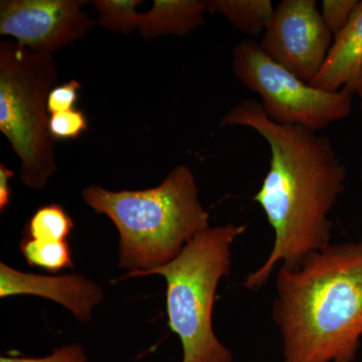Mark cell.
<instances>
[{
  "label": "cell",
  "mask_w": 362,
  "mask_h": 362,
  "mask_svg": "<svg viewBox=\"0 0 362 362\" xmlns=\"http://www.w3.org/2000/svg\"><path fill=\"white\" fill-rule=\"evenodd\" d=\"M221 126L256 131L268 143L270 164L254 201L275 233L266 261L245 280L257 291L279 267L295 270L307 257L330 245V211L344 192L347 171L329 138L302 126L274 122L259 102L240 100Z\"/></svg>",
  "instance_id": "cell-1"
},
{
  "label": "cell",
  "mask_w": 362,
  "mask_h": 362,
  "mask_svg": "<svg viewBox=\"0 0 362 362\" xmlns=\"http://www.w3.org/2000/svg\"><path fill=\"white\" fill-rule=\"evenodd\" d=\"M272 316L281 362H354L362 337V240L329 245L295 270L279 267Z\"/></svg>",
  "instance_id": "cell-2"
},
{
  "label": "cell",
  "mask_w": 362,
  "mask_h": 362,
  "mask_svg": "<svg viewBox=\"0 0 362 362\" xmlns=\"http://www.w3.org/2000/svg\"><path fill=\"white\" fill-rule=\"evenodd\" d=\"M83 199L118 230L119 266L129 272L124 279L165 265L209 228V214L187 165L176 166L156 187L112 192L92 185L83 190Z\"/></svg>",
  "instance_id": "cell-3"
},
{
  "label": "cell",
  "mask_w": 362,
  "mask_h": 362,
  "mask_svg": "<svg viewBox=\"0 0 362 362\" xmlns=\"http://www.w3.org/2000/svg\"><path fill=\"white\" fill-rule=\"evenodd\" d=\"M245 232L244 225L209 226L173 261L132 277L165 279L168 324L180 338L181 362H233V352L214 333L213 313L218 284L230 273L233 243Z\"/></svg>",
  "instance_id": "cell-4"
},
{
  "label": "cell",
  "mask_w": 362,
  "mask_h": 362,
  "mask_svg": "<svg viewBox=\"0 0 362 362\" xmlns=\"http://www.w3.org/2000/svg\"><path fill=\"white\" fill-rule=\"evenodd\" d=\"M52 54L0 42V131L21 160V180L39 190L58 170L47 97L58 82Z\"/></svg>",
  "instance_id": "cell-5"
},
{
  "label": "cell",
  "mask_w": 362,
  "mask_h": 362,
  "mask_svg": "<svg viewBox=\"0 0 362 362\" xmlns=\"http://www.w3.org/2000/svg\"><path fill=\"white\" fill-rule=\"evenodd\" d=\"M232 66L240 84L261 98L262 108L274 122L318 132L351 113V92L314 88L276 63L254 40H242L233 47Z\"/></svg>",
  "instance_id": "cell-6"
},
{
  "label": "cell",
  "mask_w": 362,
  "mask_h": 362,
  "mask_svg": "<svg viewBox=\"0 0 362 362\" xmlns=\"http://www.w3.org/2000/svg\"><path fill=\"white\" fill-rule=\"evenodd\" d=\"M332 37L315 0H283L259 45L276 63L310 83L325 63Z\"/></svg>",
  "instance_id": "cell-7"
},
{
  "label": "cell",
  "mask_w": 362,
  "mask_h": 362,
  "mask_svg": "<svg viewBox=\"0 0 362 362\" xmlns=\"http://www.w3.org/2000/svg\"><path fill=\"white\" fill-rule=\"evenodd\" d=\"M78 0H2L0 33L21 47L52 54L73 45L90 32L96 21L82 11Z\"/></svg>",
  "instance_id": "cell-8"
},
{
  "label": "cell",
  "mask_w": 362,
  "mask_h": 362,
  "mask_svg": "<svg viewBox=\"0 0 362 362\" xmlns=\"http://www.w3.org/2000/svg\"><path fill=\"white\" fill-rule=\"evenodd\" d=\"M30 295L47 298L61 304L78 320L87 322L103 300L104 293L94 281L80 274L62 276L35 275L0 263V298Z\"/></svg>",
  "instance_id": "cell-9"
},
{
  "label": "cell",
  "mask_w": 362,
  "mask_h": 362,
  "mask_svg": "<svg viewBox=\"0 0 362 362\" xmlns=\"http://www.w3.org/2000/svg\"><path fill=\"white\" fill-rule=\"evenodd\" d=\"M362 76V1L334 37L325 63L309 84L326 92L356 93Z\"/></svg>",
  "instance_id": "cell-10"
},
{
  "label": "cell",
  "mask_w": 362,
  "mask_h": 362,
  "mask_svg": "<svg viewBox=\"0 0 362 362\" xmlns=\"http://www.w3.org/2000/svg\"><path fill=\"white\" fill-rule=\"evenodd\" d=\"M206 2L201 0H154L151 9L141 13L140 35L151 40L159 35L183 37L204 23Z\"/></svg>",
  "instance_id": "cell-11"
},
{
  "label": "cell",
  "mask_w": 362,
  "mask_h": 362,
  "mask_svg": "<svg viewBox=\"0 0 362 362\" xmlns=\"http://www.w3.org/2000/svg\"><path fill=\"white\" fill-rule=\"evenodd\" d=\"M209 13L225 16L240 32L258 37L270 26L275 7L270 0H207Z\"/></svg>",
  "instance_id": "cell-12"
},
{
  "label": "cell",
  "mask_w": 362,
  "mask_h": 362,
  "mask_svg": "<svg viewBox=\"0 0 362 362\" xmlns=\"http://www.w3.org/2000/svg\"><path fill=\"white\" fill-rule=\"evenodd\" d=\"M74 228L73 220L59 204L40 207L28 223L25 238L47 242H65Z\"/></svg>",
  "instance_id": "cell-13"
},
{
  "label": "cell",
  "mask_w": 362,
  "mask_h": 362,
  "mask_svg": "<svg viewBox=\"0 0 362 362\" xmlns=\"http://www.w3.org/2000/svg\"><path fill=\"white\" fill-rule=\"evenodd\" d=\"M21 252L26 263L49 272L73 268V259L68 242H47L25 238L21 242Z\"/></svg>",
  "instance_id": "cell-14"
},
{
  "label": "cell",
  "mask_w": 362,
  "mask_h": 362,
  "mask_svg": "<svg viewBox=\"0 0 362 362\" xmlns=\"http://www.w3.org/2000/svg\"><path fill=\"white\" fill-rule=\"evenodd\" d=\"M140 4V0H96L93 2L98 13L96 23L112 32L128 35L139 28Z\"/></svg>",
  "instance_id": "cell-15"
},
{
  "label": "cell",
  "mask_w": 362,
  "mask_h": 362,
  "mask_svg": "<svg viewBox=\"0 0 362 362\" xmlns=\"http://www.w3.org/2000/svg\"><path fill=\"white\" fill-rule=\"evenodd\" d=\"M49 132L56 140L77 139L88 129L84 112L73 110L52 114L49 117Z\"/></svg>",
  "instance_id": "cell-16"
},
{
  "label": "cell",
  "mask_w": 362,
  "mask_h": 362,
  "mask_svg": "<svg viewBox=\"0 0 362 362\" xmlns=\"http://www.w3.org/2000/svg\"><path fill=\"white\" fill-rule=\"evenodd\" d=\"M358 0H324L321 16L324 23L333 35L337 37L351 18Z\"/></svg>",
  "instance_id": "cell-17"
},
{
  "label": "cell",
  "mask_w": 362,
  "mask_h": 362,
  "mask_svg": "<svg viewBox=\"0 0 362 362\" xmlns=\"http://www.w3.org/2000/svg\"><path fill=\"white\" fill-rule=\"evenodd\" d=\"M82 85L76 80H71L65 84L57 86L49 92L47 97V111L51 114L73 110L77 103L78 90Z\"/></svg>",
  "instance_id": "cell-18"
},
{
  "label": "cell",
  "mask_w": 362,
  "mask_h": 362,
  "mask_svg": "<svg viewBox=\"0 0 362 362\" xmlns=\"http://www.w3.org/2000/svg\"><path fill=\"white\" fill-rule=\"evenodd\" d=\"M0 362H89L84 349L78 343L64 345L44 357L1 356Z\"/></svg>",
  "instance_id": "cell-19"
},
{
  "label": "cell",
  "mask_w": 362,
  "mask_h": 362,
  "mask_svg": "<svg viewBox=\"0 0 362 362\" xmlns=\"http://www.w3.org/2000/svg\"><path fill=\"white\" fill-rule=\"evenodd\" d=\"M14 176L11 169L7 168L6 164L0 163V211H4L11 204V188L9 187V180Z\"/></svg>",
  "instance_id": "cell-20"
},
{
  "label": "cell",
  "mask_w": 362,
  "mask_h": 362,
  "mask_svg": "<svg viewBox=\"0 0 362 362\" xmlns=\"http://www.w3.org/2000/svg\"><path fill=\"white\" fill-rule=\"evenodd\" d=\"M357 94H358L359 98H361V111H362V76L361 81H359L358 87H357L356 90ZM361 180H362V168H361Z\"/></svg>",
  "instance_id": "cell-21"
}]
</instances>
